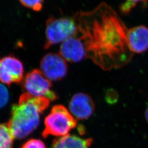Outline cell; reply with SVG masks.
<instances>
[{
	"instance_id": "obj_1",
	"label": "cell",
	"mask_w": 148,
	"mask_h": 148,
	"mask_svg": "<svg viewBox=\"0 0 148 148\" xmlns=\"http://www.w3.org/2000/svg\"><path fill=\"white\" fill-rule=\"evenodd\" d=\"M75 16L87 58L104 70L121 68L130 62L133 54L127 46L128 29L112 7L103 2L94 10L81 12Z\"/></svg>"
},
{
	"instance_id": "obj_2",
	"label": "cell",
	"mask_w": 148,
	"mask_h": 148,
	"mask_svg": "<svg viewBox=\"0 0 148 148\" xmlns=\"http://www.w3.org/2000/svg\"><path fill=\"white\" fill-rule=\"evenodd\" d=\"M45 97H36L29 93L22 94L18 104L13 105L11 117L7 125L14 139H23L38 127L43 112L50 105Z\"/></svg>"
},
{
	"instance_id": "obj_3",
	"label": "cell",
	"mask_w": 148,
	"mask_h": 148,
	"mask_svg": "<svg viewBox=\"0 0 148 148\" xmlns=\"http://www.w3.org/2000/svg\"><path fill=\"white\" fill-rule=\"evenodd\" d=\"M77 32V24L75 16L59 18L50 16L46 23L44 48L47 49L52 46L64 42L75 36Z\"/></svg>"
},
{
	"instance_id": "obj_4",
	"label": "cell",
	"mask_w": 148,
	"mask_h": 148,
	"mask_svg": "<svg viewBox=\"0 0 148 148\" xmlns=\"http://www.w3.org/2000/svg\"><path fill=\"white\" fill-rule=\"evenodd\" d=\"M44 123L43 137L46 138L50 136L61 137L69 134L76 127L77 120L64 106L56 105L53 106Z\"/></svg>"
},
{
	"instance_id": "obj_5",
	"label": "cell",
	"mask_w": 148,
	"mask_h": 148,
	"mask_svg": "<svg viewBox=\"0 0 148 148\" xmlns=\"http://www.w3.org/2000/svg\"><path fill=\"white\" fill-rule=\"evenodd\" d=\"M22 88L25 93L36 97H45L51 101L58 98L53 91L52 84L49 79L38 69H34L27 74L22 80Z\"/></svg>"
},
{
	"instance_id": "obj_6",
	"label": "cell",
	"mask_w": 148,
	"mask_h": 148,
	"mask_svg": "<svg viewBox=\"0 0 148 148\" xmlns=\"http://www.w3.org/2000/svg\"><path fill=\"white\" fill-rule=\"evenodd\" d=\"M40 69L48 79L52 81H58L66 75L68 65L66 61L59 54L49 53L41 59Z\"/></svg>"
},
{
	"instance_id": "obj_7",
	"label": "cell",
	"mask_w": 148,
	"mask_h": 148,
	"mask_svg": "<svg viewBox=\"0 0 148 148\" xmlns=\"http://www.w3.org/2000/svg\"><path fill=\"white\" fill-rule=\"evenodd\" d=\"M24 66L21 61L13 56L0 59V82L5 85L19 83L23 79Z\"/></svg>"
},
{
	"instance_id": "obj_8",
	"label": "cell",
	"mask_w": 148,
	"mask_h": 148,
	"mask_svg": "<svg viewBox=\"0 0 148 148\" xmlns=\"http://www.w3.org/2000/svg\"><path fill=\"white\" fill-rule=\"evenodd\" d=\"M59 54L66 61L77 63L87 58V52L85 43L82 38L76 34L62 43Z\"/></svg>"
},
{
	"instance_id": "obj_9",
	"label": "cell",
	"mask_w": 148,
	"mask_h": 148,
	"mask_svg": "<svg viewBox=\"0 0 148 148\" xmlns=\"http://www.w3.org/2000/svg\"><path fill=\"white\" fill-rule=\"evenodd\" d=\"M70 113L79 120H86L95 112V104L90 95L78 93L72 97L69 102Z\"/></svg>"
},
{
	"instance_id": "obj_10",
	"label": "cell",
	"mask_w": 148,
	"mask_h": 148,
	"mask_svg": "<svg viewBox=\"0 0 148 148\" xmlns=\"http://www.w3.org/2000/svg\"><path fill=\"white\" fill-rule=\"evenodd\" d=\"M126 40L128 47L133 54H140L148 50V27L143 25L127 30Z\"/></svg>"
},
{
	"instance_id": "obj_11",
	"label": "cell",
	"mask_w": 148,
	"mask_h": 148,
	"mask_svg": "<svg viewBox=\"0 0 148 148\" xmlns=\"http://www.w3.org/2000/svg\"><path fill=\"white\" fill-rule=\"evenodd\" d=\"M92 138L84 139L76 135L68 134L53 140L52 148H90Z\"/></svg>"
},
{
	"instance_id": "obj_12",
	"label": "cell",
	"mask_w": 148,
	"mask_h": 148,
	"mask_svg": "<svg viewBox=\"0 0 148 148\" xmlns=\"http://www.w3.org/2000/svg\"><path fill=\"white\" fill-rule=\"evenodd\" d=\"M14 139L7 123H0V148H13Z\"/></svg>"
},
{
	"instance_id": "obj_13",
	"label": "cell",
	"mask_w": 148,
	"mask_h": 148,
	"mask_svg": "<svg viewBox=\"0 0 148 148\" xmlns=\"http://www.w3.org/2000/svg\"><path fill=\"white\" fill-rule=\"evenodd\" d=\"M139 2L147 3L146 0H125V2L120 6V10L123 14H129Z\"/></svg>"
},
{
	"instance_id": "obj_14",
	"label": "cell",
	"mask_w": 148,
	"mask_h": 148,
	"mask_svg": "<svg viewBox=\"0 0 148 148\" xmlns=\"http://www.w3.org/2000/svg\"><path fill=\"white\" fill-rule=\"evenodd\" d=\"M22 5L35 12L42 9L45 0H18Z\"/></svg>"
},
{
	"instance_id": "obj_15",
	"label": "cell",
	"mask_w": 148,
	"mask_h": 148,
	"mask_svg": "<svg viewBox=\"0 0 148 148\" xmlns=\"http://www.w3.org/2000/svg\"><path fill=\"white\" fill-rule=\"evenodd\" d=\"M21 148H46V146L40 139H30L23 144Z\"/></svg>"
},
{
	"instance_id": "obj_16",
	"label": "cell",
	"mask_w": 148,
	"mask_h": 148,
	"mask_svg": "<svg viewBox=\"0 0 148 148\" xmlns=\"http://www.w3.org/2000/svg\"><path fill=\"white\" fill-rule=\"evenodd\" d=\"M9 98L10 95L7 88L0 83V109L5 106Z\"/></svg>"
},
{
	"instance_id": "obj_17",
	"label": "cell",
	"mask_w": 148,
	"mask_h": 148,
	"mask_svg": "<svg viewBox=\"0 0 148 148\" xmlns=\"http://www.w3.org/2000/svg\"><path fill=\"white\" fill-rule=\"evenodd\" d=\"M110 97L111 98L106 99V101H108V103H115V101H117V94L116 92H115V90H109L108 92L106 95V98Z\"/></svg>"
},
{
	"instance_id": "obj_18",
	"label": "cell",
	"mask_w": 148,
	"mask_h": 148,
	"mask_svg": "<svg viewBox=\"0 0 148 148\" xmlns=\"http://www.w3.org/2000/svg\"><path fill=\"white\" fill-rule=\"evenodd\" d=\"M144 116H145V119L146 120L147 122H148V106L147 108L146 109L145 111V113H144Z\"/></svg>"
},
{
	"instance_id": "obj_19",
	"label": "cell",
	"mask_w": 148,
	"mask_h": 148,
	"mask_svg": "<svg viewBox=\"0 0 148 148\" xmlns=\"http://www.w3.org/2000/svg\"><path fill=\"white\" fill-rule=\"evenodd\" d=\"M148 2V0H146V2H147H147Z\"/></svg>"
}]
</instances>
